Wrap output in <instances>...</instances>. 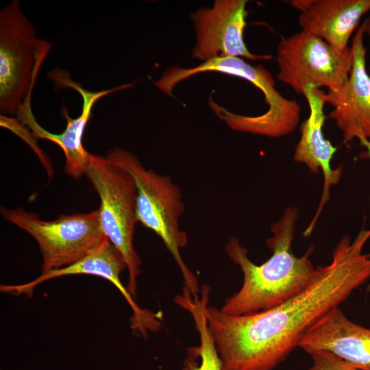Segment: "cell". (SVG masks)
Masks as SVG:
<instances>
[{"label":"cell","instance_id":"6da1fadb","mask_svg":"<svg viewBox=\"0 0 370 370\" xmlns=\"http://www.w3.org/2000/svg\"><path fill=\"white\" fill-rule=\"evenodd\" d=\"M369 237V230H362L354 241L343 235L331 262L317 267L304 291L274 308L232 315L207 306L222 370H272L282 362L316 321L370 278V253L362 251Z\"/></svg>","mask_w":370,"mask_h":370},{"label":"cell","instance_id":"7a4b0ae2","mask_svg":"<svg viewBox=\"0 0 370 370\" xmlns=\"http://www.w3.org/2000/svg\"><path fill=\"white\" fill-rule=\"evenodd\" d=\"M297 217V208L289 207L272 225L273 234L267 245L273 254L260 265L249 260L238 238L228 240L225 251L240 267L243 282L237 293L226 299L222 312L243 315L269 310L297 295L312 282L316 272L309 258L312 248L301 257L295 256L291 249Z\"/></svg>","mask_w":370,"mask_h":370},{"label":"cell","instance_id":"3957f363","mask_svg":"<svg viewBox=\"0 0 370 370\" xmlns=\"http://www.w3.org/2000/svg\"><path fill=\"white\" fill-rule=\"evenodd\" d=\"M216 71L242 77L264 94L268 110L257 116L231 112L223 108L219 115L232 130L277 138L288 135L297 127L301 107L293 99L283 97L275 87L271 74L261 65L252 66L242 58L219 56L193 68L174 66L167 69L154 85L172 97L175 86L183 80L202 72Z\"/></svg>","mask_w":370,"mask_h":370},{"label":"cell","instance_id":"277c9868","mask_svg":"<svg viewBox=\"0 0 370 370\" xmlns=\"http://www.w3.org/2000/svg\"><path fill=\"white\" fill-rule=\"evenodd\" d=\"M106 157L133 177L137 188L138 221L161 238L180 269L185 286L193 297H198L196 277L180 254L188 239L180 227V218L184 211L180 188L169 176L146 169L134 155L123 149L115 148Z\"/></svg>","mask_w":370,"mask_h":370},{"label":"cell","instance_id":"5b68a950","mask_svg":"<svg viewBox=\"0 0 370 370\" xmlns=\"http://www.w3.org/2000/svg\"><path fill=\"white\" fill-rule=\"evenodd\" d=\"M84 175L100 199L102 230L128 271L127 291L135 299L141 260L133 244L137 223V188L132 175L107 157L90 153Z\"/></svg>","mask_w":370,"mask_h":370},{"label":"cell","instance_id":"8992f818","mask_svg":"<svg viewBox=\"0 0 370 370\" xmlns=\"http://www.w3.org/2000/svg\"><path fill=\"white\" fill-rule=\"evenodd\" d=\"M36 38L33 24L20 2L12 1L0 12V112L18 114L34 84L36 75L50 49Z\"/></svg>","mask_w":370,"mask_h":370},{"label":"cell","instance_id":"52a82bcc","mask_svg":"<svg viewBox=\"0 0 370 370\" xmlns=\"http://www.w3.org/2000/svg\"><path fill=\"white\" fill-rule=\"evenodd\" d=\"M3 218L31 235L42 257L41 274L69 266L98 247L107 238L99 210L87 213L60 215L43 221L22 208H1Z\"/></svg>","mask_w":370,"mask_h":370},{"label":"cell","instance_id":"ba28073f","mask_svg":"<svg viewBox=\"0 0 370 370\" xmlns=\"http://www.w3.org/2000/svg\"><path fill=\"white\" fill-rule=\"evenodd\" d=\"M277 78L299 93L308 87L338 92L349 77L351 47L338 51L320 38L304 31L281 37L277 49Z\"/></svg>","mask_w":370,"mask_h":370},{"label":"cell","instance_id":"9c48e42d","mask_svg":"<svg viewBox=\"0 0 370 370\" xmlns=\"http://www.w3.org/2000/svg\"><path fill=\"white\" fill-rule=\"evenodd\" d=\"M247 0H217L212 8H199L191 14L197 33L193 57L207 61L219 56L269 60V55L250 52L243 39L247 25Z\"/></svg>","mask_w":370,"mask_h":370},{"label":"cell","instance_id":"30bf717a","mask_svg":"<svg viewBox=\"0 0 370 370\" xmlns=\"http://www.w3.org/2000/svg\"><path fill=\"white\" fill-rule=\"evenodd\" d=\"M362 23L353 37L352 65L349 77L338 92L323 93V99L334 108L328 118L342 131L344 143L355 138L370 140V76L366 67L367 48Z\"/></svg>","mask_w":370,"mask_h":370},{"label":"cell","instance_id":"8fae6325","mask_svg":"<svg viewBox=\"0 0 370 370\" xmlns=\"http://www.w3.org/2000/svg\"><path fill=\"white\" fill-rule=\"evenodd\" d=\"M126 268L122 258L107 238L96 249L77 262L63 268L40 274L32 281L22 284L0 286L1 292L19 295H32L34 289L44 282L65 275L88 274L101 277L112 282L122 293L131 307L133 316L132 328L147 336L148 330L155 332L160 326L161 314L140 308L120 280L121 272Z\"/></svg>","mask_w":370,"mask_h":370},{"label":"cell","instance_id":"7c38bea8","mask_svg":"<svg viewBox=\"0 0 370 370\" xmlns=\"http://www.w3.org/2000/svg\"><path fill=\"white\" fill-rule=\"evenodd\" d=\"M53 78L59 86H68L78 92L82 97V112L76 119H71L65 110H62L66 120V126L60 134L51 133L42 127L32 113L30 104L23 106L18 114L21 123L27 125L37 138L47 139L58 145L63 151L65 158V171L74 179L83 175L90 156L83 147L82 136L91 116L94 104L100 98L117 90L125 89L132 84H122L111 89L92 92L84 88L79 84L69 78L67 75L56 73Z\"/></svg>","mask_w":370,"mask_h":370},{"label":"cell","instance_id":"4fadbf2b","mask_svg":"<svg viewBox=\"0 0 370 370\" xmlns=\"http://www.w3.org/2000/svg\"><path fill=\"white\" fill-rule=\"evenodd\" d=\"M297 347L308 354L327 352L356 368L370 370V329L349 320L338 307L316 321Z\"/></svg>","mask_w":370,"mask_h":370},{"label":"cell","instance_id":"5bb4252c","mask_svg":"<svg viewBox=\"0 0 370 370\" xmlns=\"http://www.w3.org/2000/svg\"><path fill=\"white\" fill-rule=\"evenodd\" d=\"M324 92L317 87H308L304 92L310 108L308 118L300 127L301 137L294 153V160L306 164L309 170L317 173L321 169L324 179L322 197L317 213L304 235L312 232L323 207L329 199L330 186L336 184L342 174V168L332 169L330 165L337 147L325 138L323 127L327 116L324 114Z\"/></svg>","mask_w":370,"mask_h":370},{"label":"cell","instance_id":"9a60e30c","mask_svg":"<svg viewBox=\"0 0 370 370\" xmlns=\"http://www.w3.org/2000/svg\"><path fill=\"white\" fill-rule=\"evenodd\" d=\"M369 12L370 0H306L298 21L301 31L343 51L349 47L352 34Z\"/></svg>","mask_w":370,"mask_h":370},{"label":"cell","instance_id":"2e32d148","mask_svg":"<svg viewBox=\"0 0 370 370\" xmlns=\"http://www.w3.org/2000/svg\"><path fill=\"white\" fill-rule=\"evenodd\" d=\"M210 288L207 285L202 288L201 298L193 297L184 286L182 294L175 297V302L188 311L193 316L196 329L199 335V354L201 364L193 370H222V365L214 339L210 334L206 316Z\"/></svg>","mask_w":370,"mask_h":370},{"label":"cell","instance_id":"e0dca14e","mask_svg":"<svg viewBox=\"0 0 370 370\" xmlns=\"http://www.w3.org/2000/svg\"><path fill=\"white\" fill-rule=\"evenodd\" d=\"M312 363L309 370H362L324 351L309 353Z\"/></svg>","mask_w":370,"mask_h":370},{"label":"cell","instance_id":"ac0fdd59","mask_svg":"<svg viewBox=\"0 0 370 370\" xmlns=\"http://www.w3.org/2000/svg\"><path fill=\"white\" fill-rule=\"evenodd\" d=\"M358 140L360 145L366 148V151L361 153V158L370 159V140L366 138H360Z\"/></svg>","mask_w":370,"mask_h":370},{"label":"cell","instance_id":"d6986e66","mask_svg":"<svg viewBox=\"0 0 370 370\" xmlns=\"http://www.w3.org/2000/svg\"><path fill=\"white\" fill-rule=\"evenodd\" d=\"M365 26V33L370 37V16L365 19L363 22Z\"/></svg>","mask_w":370,"mask_h":370},{"label":"cell","instance_id":"ffe728a7","mask_svg":"<svg viewBox=\"0 0 370 370\" xmlns=\"http://www.w3.org/2000/svg\"><path fill=\"white\" fill-rule=\"evenodd\" d=\"M367 293H370V284H369V286L367 287Z\"/></svg>","mask_w":370,"mask_h":370}]
</instances>
